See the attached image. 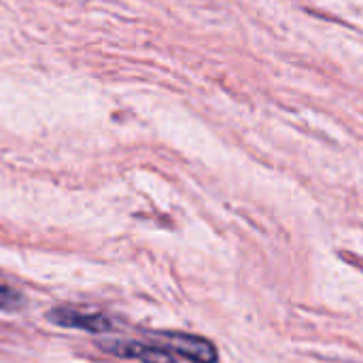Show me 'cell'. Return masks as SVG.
I'll list each match as a JSON object with an SVG mask.
<instances>
[{"mask_svg":"<svg viewBox=\"0 0 363 363\" xmlns=\"http://www.w3.org/2000/svg\"><path fill=\"white\" fill-rule=\"evenodd\" d=\"M151 340L191 363H217V349L206 338L181 332H157L151 336Z\"/></svg>","mask_w":363,"mask_h":363,"instance_id":"cell-1","label":"cell"},{"mask_svg":"<svg viewBox=\"0 0 363 363\" xmlns=\"http://www.w3.org/2000/svg\"><path fill=\"white\" fill-rule=\"evenodd\" d=\"M49 321L62 328H72V330H85L91 334H102L111 332L115 328V321L102 313H85L77 308H55L49 315Z\"/></svg>","mask_w":363,"mask_h":363,"instance_id":"cell-2","label":"cell"},{"mask_svg":"<svg viewBox=\"0 0 363 363\" xmlns=\"http://www.w3.org/2000/svg\"><path fill=\"white\" fill-rule=\"evenodd\" d=\"M100 349L119 357H134L140 363H177V355L160 345H143L134 340H117V342H102Z\"/></svg>","mask_w":363,"mask_h":363,"instance_id":"cell-3","label":"cell"},{"mask_svg":"<svg viewBox=\"0 0 363 363\" xmlns=\"http://www.w3.org/2000/svg\"><path fill=\"white\" fill-rule=\"evenodd\" d=\"M26 304L23 296L6 285H0V311L4 313H17Z\"/></svg>","mask_w":363,"mask_h":363,"instance_id":"cell-4","label":"cell"}]
</instances>
